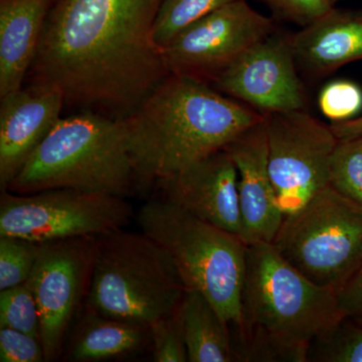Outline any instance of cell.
I'll return each mask as SVG.
<instances>
[{"label":"cell","instance_id":"cell-1","mask_svg":"<svg viewBox=\"0 0 362 362\" xmlns=\"http://www.w3.org/2000/svg\"><path fill=\"white\" fill-rule=\"evenodd\" d=\"M163 0H56L30 73L65 106L123 119L170 75L153 28Z\"/></svg>","mask_w":362,"mask_h":362},{"label":"cell","instance_id":"cell-2","mask_svg":"<svg viewBox=\"0 0 362 362\" xmlns=\"http://www.w3.org/2000/svg\"><path fill=\"white\" fill-rule=\"evenodd\" d=\"M265 115L185 76H168L121 119L138 181L160 180L225 149Z\"/></svg>","mask_w":362,"mask_h":362},{"label":"cell","instance_id":"cell-3","mask_svg":"<svg viewBox=\"0 0 362 362\" xmlns=\"http://www.w3.org/2000/svg\"><path fill=\"white\" fill-rule=\"evenodd\" d=\"M343 318L337 293L305 277L271 243L247 245L235 361L307 362L311 343Z\"/></svg>","mask_w":362,"mask_h":362},{"label":"cell","instance_id":"cell-4","mask_svg":"<svg viewBox=\"0 0 362 362\" xmlns=\"http://www.w3.org/2000/svg\"><path fill=\"white\" fill-rule=\"evenodd\" d=\"M135 180L122 120L86 111L61 117L4 190L73 188L125 197Z\"/></svg>","mask_w":362,"mask_h":362},{"label":"cell","instance_id":"cell-5","mask_svg":"<svg viewBox=\"0 0 362 362\" xmlns=\"http://www.w3.org/2000/svg\"><path fill=\"white\" fill-rule=\"evenodd\" d=\"M185 291L168 252L144 233L121 228L95 237L90 311L150 328L175 313Z\"/></svg>","mask_w":362,"mask_h":362},{"label":"cell","instance_id":"cell-6","mask_svg":"<svg viewBox=\"0 0 362 362\" xmlns=\"http://www.w3.org/2000/svg\"><path fill=\"white\" fill-rule=\"evenodd\" d=\"M137 223L168 252L187 290L201 293L230 328L239 327L246 243L163 199L145 204Z\"/></svg>","mask_w":362,"mask_h":362},{"label":"cell","instance_id":"cell-7","mask_svg":"<svg viewBox=\"0 0 362 362\" xmlns=\"http://www.w3.org/2000/svg\"><path fill=\"white\" fill-rule=\"evenodd\" d=\"M272 244L305 277L338 295L362 267V204L328 185L286 214Z\"/></svg>","mask_w":362,"mask_h":362},{"label":"cell","instance_id":"cell-8","mask_svg":"<svg viewBox=\"0 0 362 362\" xmlns=\"http://www.w3.org/2000/svg\"><path fill=\"white\" fill-rule=\"evenodd\" d=\"M132 206L125 197L73 188L18 194L2 190L0 235L47 243L96 237L130 223Z\"/></svg>","mask_w":362,"mask_h":362},{"label":"cell","instance_id":"cell-9","mask_svg":"<svg viewBox=\"0 0 362 362\" xmlns=\"http://www.w3.org/2000/svg\"><path fill=\"white\" fill-rule=\"evenodd\" d=\"M265 116L269 170L286 216L329 185L330 157L338 139L330 125L306 111Z\"/></svg>","mask_w":362,"mask_h":362},{"label":"cell","instance_id":"cell-10","mask_svg":"<svg viewBox=\"0 0 362 362\" xmlns=\"http://www.w3.org/2000/svg\"><path fill=\"white\" fill-rule=\"evenodd\" d=\"M276 30L270 18L237 0L190 23L162 47L169 74L207 84Z\"/></svg>","mask_w":362,"mask_h":362},{"label":"cell","instance_id":"cell-11","mask_svg":"<svg viewBox=\"0 0 362 362\" xmlns=\"http://www.w3.org/2000/svg\"><path fill=\"white\" fill-rule=\"evenodd\" d=\"M94 252L95 237L42 243L26 282L39 305L45 361H54L59 356L69 325L85 288L89 287Z\"/></svg>","mask_w":362,"mask_h":362},{"label":"cell","instance_id":"cell-12","mask_svg":"<svg viewBox=\"0 0 362 362\" xmlns=\"http://www.w3.org/2000/svg\"><path fill=\"white\" fill-rule=\"evenodd\" d=\"M214 89L263 115L305 111L292 35L274 30L250 47L214 80Z\"/></svg>","mask_w":362,"mask_h":362},{"label":"cell","instance_id":"cell-13","mask_svg":"<svg viewBox=\"0 0 362 362\" xmlns=\"http://www.w3.org/2000/svg\"><path fill=\"white\" fill-rule=\"evenodd\" d=\"M165 201L245 242L238 171L225 149L158 180Z\"/></svg>","mask_w":362,"mask_h":362},{"label":"cell","instance_id":"cell-14","mask_svg":"<svg viewBox=\"0 0 362 362\" xmlns=\"http://www.w3.org/2000/svg\"><path fill=\"white\" fill-rule=\"evenodd\" d=\"M0 99V187L4 190L61 119L65 99L58 88L35 83Z\"/></svg>","mask_w":362,"mask_h":362},{"label":"cell","instance_id":"cell-15","mask_svg":"<svg viewBox=\"0 0 362 362\" xmlns=\"http://www.w3.org/2000/svg\"><path fill=\"white\" fill-rule=\"evenodd\" d=\"M238 171L245 243H273L284 220L269 170L266 116L225 148Z\"/></svg>","mask_w":362,"mask_h":362},{"label":"cell","instance_id":"cell-16","mask_svg":"<svg viewBox=\"0 0 362 362\" xmlns=\"http://www.w3.org/2000/svg\"><path fill=\"white\" fill-rule=\"evenodd\" d=\"M292 45L298 69L310 77L362 61V11L332 7L293 33Z\"/></svg>","mask_w":362,"mask_h":362},{"label":"cell","instance_id":"cell-17","mask_svg":"<svg viewBox=\"0 0 362 362\" xmlns=\"http://www.w3.org/2000/svg\"><path fill=\"white\" fill-rule=\"evenodd\" d=\"M56 0H0V97L23 87Z\"/></svg>","mask_w":362,"mask_h":362},{"label":"cell","instance_id":"cell-18","mask_svg":"<svg viewBox=\"0 0 362 362\" xmlns=\"http://www.w3.org/2000/svg\"><path fill=\"white\" fill-rule=\"evenodd\" d=\"M175 314L187 345L188 361H237L230 324L204 295L187 290Z\"/></svg>","mask_w":362,"mask_h":362},{"label":"cell","instance_id":"cell-19","mask_svg":"<svg viewBox=\"0 0 362 362\" xmlns=\"http://www.w3.org/2000/svg\"><path fill=\"white\" fill-rule=\"evenodd\" d=\"M151 340L150 328L90 312L71 343L73 361H102L132 354Z\"/></svg>","mask_w":362,"mask_h":362},{"label":"cell","instance_id":"cell-20","mask_svg":"<svg viewBox=\"0 0 362 362\" xmlns=\"http://www.w3.org/2000/svg\"><path fill=\"white\" fill-rule=\"evenodd\" d=\"M235 1L237 0H163L154 23L156 44L162 49L190 23Z\"/></svg>","mask_w":362,"mask_h":362},{"label":"cell","instance_id":"cell-21","mask_svg":"<svg viewBox=\"0 0 362 362\" xmlns=\"http://www.w3.org/2000/svg\"><path fill=\"white\" fill-rule=\"evenodd\" d=\"M329 185L362 204V135L338 139L330 157Z\"/></svg>","mask_w":362,"mask_h":362},{"label":"cell","instance_id":"cell-22","mask_svg":"<svg viewBox=\"0 0 362 362\" xmlns=\"http://www.w3.org/2000/svg\"><path fill=\"white\" fill-rule=\"evenodd\" d=\"M308 361L362 362V325L343 318L311 343Z\"/></svg>","mask_w":362,"mask_h":362},{"label":"cell","instance_id":"cell-23","mask_svg":"<svg viewBox=\"0 0 362 362\" xmlns=\"http://www.w3.org/2000/svg\"><path fill=\"white\" fill-rule=\"evenodd\" d=\"M42 246L35 240L0 235V291L28 280Z\"/></svg>","mask_w":362,"mask_h":362},{"label":"cell","instance_id":"cell-24","mask_svg":"<svg viewBox=\"0 0 362 362\" xmlns=\"http://www.w3.org/2000/svg\"><path fill=\"white\" fill-rule=\"evenodd\" d=\"M0 326L40 338L39 305L28 282L0 291Z\"/></svg>","mask_w":362,"mask_h":362},{"label":"cell","instance_id":"cell-25","mask_svg":"<svg viewBox=\"0 0 362 362\" xmlns=\"http://www.w3.org/2000/svg\"><path fill=\"white\" fill-rule=\"evenodd\" d=\"M318 105L333 123L351 120L362 110V89L351 81H333L321 90Z\"/></svg>","mask_w":362,"mask_h":362},{"label":"cell","instance_id":"cell-26","mask_svg":"<svg viewBox=\"0 0 362 362\" xmlns=\"http://www.w3.org/2000/svg\"><path fill=\"white\" fill-rule=\"evenodd\" d=\"M150 333L154 361H188L187 345L175 313L152 324Z\"/></svg>","mask_w":362,"mask_h":362},{"label":"cell","instance_id":"cell-27","mask_svg":"<svg viewBox=\"0 0 362 362\" xmlns=\"http://www.w3.org/2000/svg\"><path fill=\"white\" fill-rule=\"evenodd\" d=\"M45 361L40 338L13 328L0 326V361L40 362Z\"/></svg>","mask_w":362,"mask_h":362},{"label":"cell","instance_id":"cell-28","mask_svg":"<svg viewBox=\"0 0 362 362\" xmlns=\"http://www.w3.org/2000/svg\"><path fill=\"white\" fill-rule=\"evenodd\" d=\"M278 18L306 26L330 11L329 0H261Z\"/></svg>","mask_w":362,"mask_h":362},{"label":"cell","instance_id":"cell-29","mask_svg":"<svg viewBox=\"0 0 362 362\" xmlns=\"http://www.w3.org/2000/svg\"><path fill=\"white\" fill-rule=\"evenodd\" d=\"M338 302L345 318L362 325V267L338 293Z\"/></svg>","mask_w":362,"mask_h":362},{"label":"cell","instance_id":"cell-30","mask_svg":"<svg viewBox=\"0 0 362 362\" xmlns=\"http://www.w3.org/2000/svg\"><path fill=\"white\" fill-rule=\"evenodd\" d=\"M330 128L337 139L362 135V115L345 122L331 124Z\"/></svg>","mask_w":362,"mask_h":362},{"label":"cell","instance_id":"cell-31","mask_svg":"<svg viewBox=\"0 0 362 362\" xmlns=\"http://www.w3.org/2000/svg\"><path fill=\"white\" fill-rule=\"evenodd\" d=\"M338 1H340V0H329L330 4H332L333 6H334L335 4H337Z\"/></svg>","mask_w":362,"mask_h":362}]
</instances>
